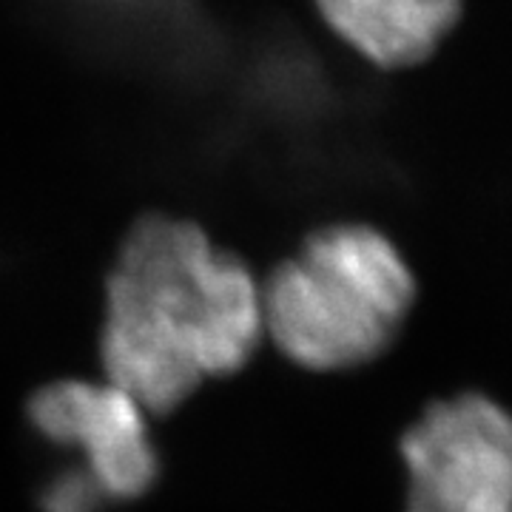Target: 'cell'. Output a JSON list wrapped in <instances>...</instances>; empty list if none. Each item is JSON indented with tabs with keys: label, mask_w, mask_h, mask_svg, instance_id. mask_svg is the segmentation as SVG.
I'll return each instance as SVG.
<instances>
[{
	"label": "cell",
	"mask_w": 512,
	"mask_h": 512,
	"mask_svg": "<svg viewBox=\"0 0 512 512\" xmlns=\"http://www.w3.org/2000/svg\"><path fill=\"white\" fill-rule=\"evenodd\" d=\"M265 342L262 282L194 220L143 214L126 231L103 296L100 367L151 416L234 376Z\"/></svg>",
	"instance_id": "cell-1"
},
{
	"label": "cell",
	"mask_w": 512,
	"mask_h": 512,
	"mask_svg": "<svg viewBox=\"0 0 512 512\" xmlns=\"http://www.w3.org/2000/svg\"><path fill=\"white\" fill-rule=\"evenodd\" d=\"M404 512H512V413L487 396L436 402L404 433Z\"/></svg>",
	"instance_id": "cell-3"
},
{
	"label": "cell",
	"mask_w": 512,
	"mask_h": 512,
	"mask_svg": "<svg viewBox=\"0 0 512 512\" xmlns=\"http://www.w3.org/2000/svg\"><path fill=\"white\" fill-rule=\"evenodd\" d=\"M26 416L43 439L80 456L77 467L109 501L143 498L157 484L151 413L106 376L43 384L29 396Z\"/></svg>",
	"instance_id": "cell-4"
},
{
	"label": "cell",
	"mask_w": 512,
	"mask_h": 512,
	"mask_svg": "<svg viewBox=\"0 0 512 512\" xmlns=\"http://www.w3.org/2000/svg\"><path fill=\"white\" fill-rule=\"evenodd\" d=\"M109 498L80 467L55 476L40 493V512H103Z\"/></svg>",
	"instance_id": "cell-6"
},
{
	"label": "cell",
	"mask_w": 512,
	"mask_h": 512,
	"mask_svg": "<svg viewBox=\"0 0 512 512\" xmlns=\"http://www.w3.org/2000/svg\"><path fill=\"white\" fill-rule=\"evenodd\" d=\"M345 49L384 74L421 69L439 57L467 15V0H311Z\"/></svg>",
	"instance_id": "cell-5"
},
{
	"label": "cell",
	"mask_w": 512,
	"mask_h": 512,
	"mask_svg": "<svg viewBox=\"0 0 512 512\" xmlns=\"http://www.w3.org/2000/svg\"><path fill=\"white\" fill-rule=\"evenodd\" d=\"M416 305V276L393 239L367 222H330L262 282L265 339L305 370L379 359Z\"/></svg>",
	"instance_id": "cell-2"
}]
</instances>
